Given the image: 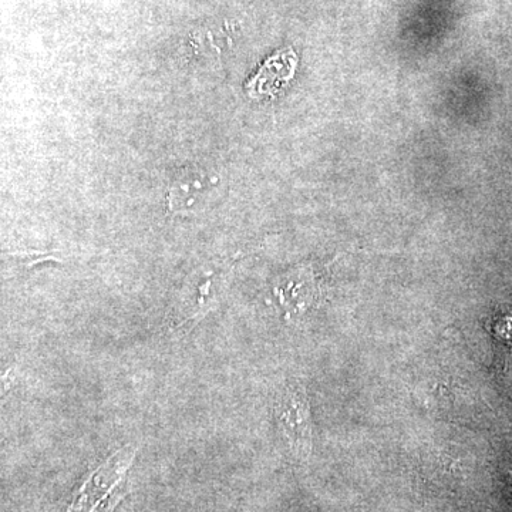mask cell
<instances>
[{"instance_id":"cell-1","label":"cell","mask_w":512,"mask_h":512,"mask_svg":"<svg viewBox=\"0 0 512 512\" xmlns=\"http://www.w3.org/2000/svg\"><path fill=\"white\" fill-rule=\"evenodd\" d=\"M275 414L279 429L293 450L308 454L312 447V417L308 396L301 383L289 382L276 399Z\"/></svg>"},{"instance_id":"cell-2","label":"cell","mask_w":512,"mask_h":512,"mask_svg":"<svg viewBox=\"0 0 512 512\" xmlns=\"http://www.w3.org/2000/svg\"><path fill=\"white\" fill-rule=\"evenodd\" d=\"M134 453L116 454L110 461H107L99 470L94 471L89 480L80 488L79 494L74 498L69 512H96L103 503L110 500L111 495L116 494L117 488L123 484L128 464L133 460Z\"/></svg>"},{"instance_id":"cell-3","label":"cell","mask_w":512,"mask_h":512,"mask_svg":"<svg viewBox=\"0 0 512 512\" xmlns=\"http://www.w3.org/2000/svg\"><path fill=\"white\" fill-rule=\"evenodd\" d=\"M296 64H298V57L291 47L269 56L259 66L258 72L245 84L249 96L261 97L279 92L292 79Z\"/></svg>"}]
</instances>
